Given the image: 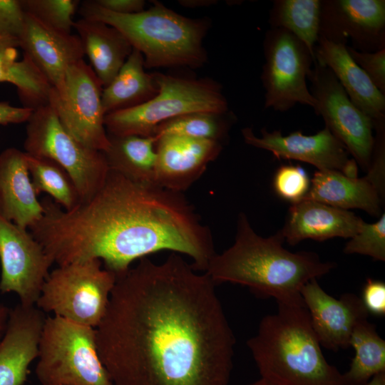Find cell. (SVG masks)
Here are the masks:
<instances>
[{"mask_svg":"<svg viewBox=\"0 0 385 385\" xmlns=\"http://www.w3.org/2000/svg\"><path fill=\"white\" fill-rule=\"evenodd\" d=\"M18 48L17 39L0 37V83L16 87L23 107L35 110L48 105L52 86L26 56L17 60Z\"/></svg>","mask_w":385,"mask_h":385,"instance_id":"484cf974","label":"cell"},{"mask_svg":"<svg viewBox=\"0 0 385 385\" xmlns=\"http://www.w3.org/2000/svg\"><path fill=\"white\" fill-rule=\"evenodd\" d=\"M37 358L40 385H113L98 355L96 328L46 318Z\"/></svg>","mask_w":385,"mask_h":385,"instance_id":"52a82bcc","label":"cell"},{"mask_svg":"<svg viewBox=\"0 0 385 385\" xmlns=\"http://www.w3.org/2000/svg\"><path fill=\"white\" fill-rule=\"evenodd\" d=\"M361 299L369 313L378 316L385 314V284L383 282L368 279Z\"/></svg>","mask_w":385,"mask_h":385,"instance_id":"8d00e7d4","label":"cell"},{"mask_svg":"<svg viewBox=\"0 0 385 385\" xmlns=\"http://www.w3.org/2000/svg\"><path fill=\"white\" fill-rule=\"evenodd\" d=\"M40 234L58 265L98 259L116 277L161 250L189 256L197 271H205L216 254L210 230L182 192L111 170L101 188L72 210L49 205Z\"/></svg>","mask_w":385,"mask_h":385,"instance_id":"7a4b0ae2","label":"cell"},{"mask_svg":"<svg viewBox=\"0 0 385 385\" xmlns=\"http://www.w3.org/2000/svg\"><path fill=\"white\" fill-rule=\"evenodd\" d=\"M322 0H275L270 11L271 29L289 31L314 54L319 38Z\"/></svg>","mask_w":385,"mask_h":385,"instance_id":"f1b7e54d","label":"cell"},{"mask_svg":"<svg viewBox=\"0 0 385 385\" xmlns=\"http://www.w3.org/2000/svg\"><path fill=\"white\" fill-rule=\"evenodd\" d=\"M108 148L103 153L109 170L133 181L155 183V136L108 135Z\"/></svg>","mask_w":385,"mask_h":385,"instance_id":"4316f807","label":"cell"},{"mask_svg":"<svg viewBox=\"0 0 385 385\" xmlns=\"http://www.w3.org/2000/svg\"><path fill=\"white\" fill-rule=\"evenodd\" d=\"M29 172L26 154L16 148L0 153V214L29 229L43 215Z\"/></svg>","mask_w":385,"mask_h":385,"instance_id":"7402d4cb","label":"cell"},{"mask_svg":"<svg viewBox=\"0 0 385 385\" xmlns=\"http://www.w3.org/2000/svg\"><path fill=\"white\" fill-rule=\"evenodd\" d=\"M364 222L349 210L303 200L291 205L280 232L284 241L291 245L306 239H350L359 231Z\"/></svg>","mask_w":385,"mask_h":385,"instance_id":"ffe728a7","label":"cell"},{"mask_svg":"<svg viewBox=\"0 0 385 385\" xmlns=\"http://www.w3.org/2000/svg\"><path fill=\"white\" fill-rule=\"evenodd\" d=\"M224 115L212 113L183 115L159 125L154 136L158 138L165 135H175L220 142L229 129V121Z\"/></svg>","mask_w":385,"mask_h":385,"instance_id":"4dcf8cb0","label":"cell"},{"mask_svg":"<svg viewBox=\"0 0 385 385\" xmlns=\"http://www.w3.org/2000/svg\"><path fill=\"white\" fill-rule=\"evenodd\" d=\"M354 350L349 369L343 374L344 385H366L375 375L385 372V341L368 319L359 322L351 335Z\"/></svg>","mask_w":385,"mask_h":385,"instance_id":"83f0119b","label":"cell"},{"mask_svg":"<svg viewBox=\"0 0 385 385\" xmlns=\"http://www.w3.org/2000/svg\"><path fill=\"white\" fill-rule=\"evenodd\" d=\"M344 252L366 255L384 262L385 213H381L376 222H364L359 231L346 244Z\"/></svg>","mask_w":385,"mask_h":385,"instance_id":"d6a6232c","label":"cell"},{"mask_svg":"<svg viewBox=\"0 0 385 385\" xmlns=\"http://www.w3.org/2000/svg\"><path fill=\"white\" fill-rule=\"evenodd\" d=\"M247 345L260 377L281 385H344L323 354L304 304H277Z\"/></svg>","mask_w":385,"mask_h":385,"instance_id":"277c9868","label":"cell"},{"mask_svg":"<svg viewBox=\"0 0 385 385\" xmlns=\"http://www.w3.org/2000/svg\"><path fill=\"white\" fill-rule=\"evenodd\" d=\"M85 55L103 87L108 85L130 54L133 47L117 29L104 22L83 18L74 21Z\"/></svg>","mask_w":385,"mask_h":385,"instance_id":"cb8c5ba5","label":"cell"},{"mask_svg":"<svg viewBox=\"0 0 385 385\" xmlns=\"http://www.w3.org/2000/svg\"><path fill=\"white\" fill-rule=\"evenodd\" d=\"M157 139L155 184L183 192L203 174L222 150L220 142L165 135Z\"/></svg>","mask_w":385,"mask_h":385,"instance_id":"e0dca14e","label":"cell"},{"mask_svg":"<svg viewBox=\"0 0 385 385\" xmlns=\"http://www.w3.org/2000/svg\"><path fill=\"white\" fill-rule=\"evenodd\" d=\"M310 185L311 180L307 173L299 165H282L273 178V188L277 195L292 204L304 200Z\"/></svg>","mask_w":385,"mask_h":385,"instance_id":"836d02e7","label":"cell"},{"mask_svg":"<svg viewBox=\"0 0 385 385\" xmlns=\"http://www.w3.org/2000/svg\"><path fill=\"white\" fill-rule=\"evenodd\" d=\"M261 137L256 136L250 128L242 130L247 144L268 150L278 159L299 160L320 171H339L348 177L357 178L356 162L349 158L344 145L327 127L311 135L301 131L283 135L281 130L269 132L265 128L261 130Z\"/></svg>","mask_w":385,"mask_h":385,"instance_id":"5bb4252c","label":"cell"},{"mask_svg":"<svg viewBox=\"0 0 385 385\" xmlns=\"http://www.w3.org/2000/svg\"><path fill=\"white\" fill-rule=\"evenodd\" d=\"M25 17L21 0H0V37L19 41L24 30Z\"/></svg>","mask_w":385,"mask_h":385,"instance_id":"d590c367","label":"cell"},{"mask_svg":"<svg viewBox=\"0 0 385 385\" xmlns=\"http://www.w3.org/2000/svg\"><path fill=\"white\" fill-rule=\"evenodd\" d=\"M300 294L321 346L334 351L349 347L354 329L369 317L361 297L345 293L336 299L322 288L317 279L307 282Z\"/></svg>","mask_w":385,"mask_h":385,"instance_id":"2e32d148","label":"cell"},{"mask_svg":"<svg viewBox=\"0 0 385 385\" xmlns=\"http://www.w3.org/2000/svg\"><path fill=\"white\" fill-rule=\"evenodd\" d=\"M82 17L100 21L117 29L144 58L145 68H198L207 60L203 39L209 27L203 19H192L158 1L147 10L132 14L109 11L95 3H81Z\"/></svg>","mask_w":385,"mask_h":385,"instance_id":"5b68a950","label":"cell"},{"mask_svg":"<svg viewBox=\"0 0 385 385\" xmlns=\"http://www.w3.org/2000/svg\"><path fill=\"white\" fill-rule=\"evenodd\" d=\"M10 309L3 304L0 305V340L4 336L6 328Z\"/></svg>","mask_w":385,"mask_h":385,"instance_id":"ab89813d","label":"cell"},{"mask_svg":"<svg viewBox=\"0 0 385 385\" xmlns=\"http://www.w3.org/2000/svg\"><path fill=\"white\" fill-rule=\"evenodd\" d=\"M25 11L45 26L71 34L74 16L79 1L76 0H21Z\"/></svg>","mask_w":385,"mask_h":385,"instance_id":"1f68e13d","label":"cell"},{"mask_svg":"<svg viewBox=\"0 0 385 385\" xmlns=\"http://www.w3.org/2000/svg\"><path fill=\"white\" fill-rule=\"evenodd\" d=\"M0 264L1 292L16 293L22 305H36L53 262L27 229L1 214Z\"/></svg>","mask_w":385,"mask_h":385,"instance_id":"4fadbf2b","label":"cell"},{"mask_svg":"<svg viewBox=\"0 0 385 385\" xmlns=\"http://www.w3.org/2000/svg\"><path fill=\"white\" fill-rule=\"evenodd\" d=\"M314 64L307 78L309 91L317 102L314 111L322 117L325 127L367 172L375 142L374 122L351 101L327 67Z\"/></svg>","mask_w":385,"mask_h":385,"instance_id":"7c38bea8","label":"cell"},{"mask_svg":"<svg viewBox=\"0 0 385 385\" xmlns=\"http://www.w3.org/2000/svg\"><path fill=\"white\" fill-rule=\"evenodd\" d=\"M153 75L158 93L141 105L106 115L104 123L108 135L154 136L159 125L183 115L227 113V100L215 81L158 72Z\"/></svg>","mask_w":385,"mask_h":385,"instance_id":"8992f818","label":"cell"},{"mask_svg":"<svg viewBox=\"0 0 385 385\" xmlns=\"http://www.w3.org/2000/svg\"><path fill=\"white\" fill-rule=\"evenodd\" d=\"M263 46L265 107L284 112L300 103L314 110L317 102L307 80L316 61L306 45L286 30L270 28Z\"/></svg>","mask_w":385,"mask_h":385,"instance_id":"30bf717a","label":"cell"},{"mask_svg":"<svg viewBox=\"0 0 385 385\" xmlns=\"http://www.w3.org/2000/svg\"><path fill=\"white\" fill-rule=\"evenodd\" d=\"M24 148L28 155L61 165L72 178L81 201L101 188L109 172L103 152L73 138L48 104L33 111L26 122Z\"/></svg>","mask_w":385,"mask_h":385,"instance_id":"9c48e42d","label":"cell"},{"mask_svg":"<svg viewBox=\"0 0 385 385\" xmlns=\"http://www.w3.org/2000/svg\"><path fill=\"white\" fill-rule=\"evenodd\" d=\"M304 200L346 210L360 209L371 216H379L384 196L366 177L351 178L339 171L318 170Z\"/></svg>","mask_w":385,"mask_h":385,"instance_id":"603a6c76","label":"cell"},{"mask_svg":"<svg viewBox=\"0 0 385 385\" xmlns=\"http://www.w3.org/2000/svg\"><path fill=\"white\" fill-rule=\"evenodd\" d=\"M103 86L83 59L71 65L58 87H51L48 105L66 130L85 146L105 152L109 138L104 120Z\"/></svg>","mask_w":385,"mask_h":385,"instance_id":"8fae6325","label":"cell"},{"mask_svg":"<svg viewBox=\"0 0 385 385\" xmlns=\"http://www.w3.org/2000/svg\"><path fill=\"white\" fill-rule=\"evenodd\" d=\"M316 63L335 76L351 101L374 122H385V94L371 82L348 53L346 45L319 37L314 49Z\"/></svg>","mask_w":385,"mask_h":385,"instance_id":"44dd1931","label":"cell"},{"mask_svg":"<svg viewBox=\"0 0 385 385\" xmlns=\"http://www.w3.org/2000/svg\"><path fill=\"white\" fill-rule=\"evenodd\" d=\"M366 385H385V372L375 375Z\"/></svg>","mask_w":385,"mask_h":385,"instance_id":"60d3db41","label":"cell"},{"mask_svg":"<svg viewBox=\"0 0 385 385\" xmlns=\"http://www.w3.org/2000/svg\"><path fill=\"white\" fill-rule=\"evenodd\" d=\"M145 68L143 56L133 48L115 78L103 88L101 101L106 115L141 105L158 93L153 73Z\"/></svg>","mask_w":385,"mask_h":385,"instance_id":"d4e9b609","label":"cell"},{"mask_svg":"<svg viewBox=\"0 0 385 385\" xmlns=\"http://www.w3.org/2000/svg\"><path fill=\"white\" fill-rule=\"evenodd\" d=\"M19 41L24 55L33 62L52 87L60 86L68 68L85 56L78 35L52 29L26 12Z\"/></svg>","mask_w":385,"mask_h":385,"instance_id":"d6986e66","label":"cell"},{"mask_svg":"<svg viewBox=\"0 0 385 385\" xmlns=\"http://www.w3.org/2000/svg\"><path fill=\"white\" fill-rule=\"evenodd\" d=\"M98 259L58 265L45 280L36 307L96 328L103 318L116 275Z\"/></svg>","mask_w":385,"mask_h":385,"instance_id":"ba28073f","label":"cell"},{"mask_svg":"<svg viewBox=\"0 0 385 385\" xmlns=\"http://www.w3.org/2000/svg\"><path fill=\"white\" fill-rule=\"evenodd\" d=\"M26 154L31 180L37 195L46 192L65 210H70L81 201L69 174L58 164L46 158Z\"/></svg>","mask_w":385,"mask_h":385,"instance_id":"f546056e","label":"cell"},{"mask_svg":"<svg viewBox=\"0 0 385 385\" xmlns=\"http://www.w3.org/2000/svg\"><path fill=\"white\" fill-rule=\"evenodd\" d=\"M173 252L116 277L96 328L113 385H228L235 337L215 290Z\"/></svg>","mask_w":385,"mask_h":385,"instance_id":"6da1fadb","label":"cell"},{"mask_svg":"<svg viewBox=\"0 0 385 385\" xmlns=\"http://www.w3.org/2000/svg\"><path fill=\"white\" fill-rule=\"evenodd\" d=\"M41 310L19 304L10 309L0 340V385H24L29 366L38 357L45 322Z\"/></svg>","mask_w":385,"mask_h":385,"instance_id":"ac0fdd59","label":"cell"},{"mask_svg":"<svg viewBox=\"0 0 385 385\" xmlns=\"http://www.w3.org/2000/svg\"><path fill=\"white\" fill-rule=\"evenodd\" d=\"M348 53L366 73L374 85L385 94V48L374 52H364L346 45Z\"/></svg>","mask_w":385,"mask_h":385,"instance_id":"e575fe53","label":"cell"},{"mask_svg":"<svg viewBox=\"0 0 385 385\" xmlns=\"http://www.w3.org/2000/svg\"><path fill=\"white\" fill-rule=\"evenodd\" d=\"M319 37L355 50L385 48L384 0H322Z\"/></svg>","mask_w":385,"mask_h":385,"instance_id":"9a60e30c","label":"cell"},{"mask_svg":"<svg viewBox=\"0 0 385 385\" xmlns=\"http://www.w3.org/2000/svg\"><path fill=\"white\" fill-rule=\"evenodd\" d=\"M247 385H281L272 380L260 377L259 379L251 382Z\"/></svg>","mask_w":385,"mask_h":385,"instance_id":"b9f144b4","label":"cell"},{"mask_svg":"<svg viewBox=\"0 0 385 385\" xmlns=\"http://www.w3.org/2000/svg\"><path fill=\"white\" fill-rule=\"evenodd\" d=\"M99 6L118 14H132L144 10L143 0H96Z\"/></svg>","mask_w":385,"mask_h":385,"instance_id":"74e56055","label":"cell"},{"mask_svg":"<svg viewBox=\"0 0 385 385\" xmlns=\"http://www.w3.org/2000/svg\"><path fill=\"white\" fill-rule=\"evenodd\" d=\"M32 112L33 110L23 106L16 107L6 102H0V125L26 123Z\"/></svg>","mask_w":385,"mask_h":385,"instance_id":"f35d334b","label":"cell"},{"mask_svg":"<svg viewBox=\"0 0 385 385\" xmlns=\"http://www.w3.org/2000/svg\"><path fill=\"white\" fill-rule=\"evenodd\" d=\"M284 241L280 230L268 237L257 235L240 213L234 244L215 254L205 272L215 284L245 286L258 297L274 298L277 304H304L303 286L329 273L335 264L312 252H292L283 247Z\"/></svg>","mask_w":385,"mask_h":385,"instance_id":"3957f363","label":"cell"}]
</instances>
